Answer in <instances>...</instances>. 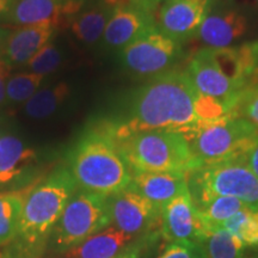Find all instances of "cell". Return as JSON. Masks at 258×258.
<instances>
[{"instance_id": "cell-16", "label": "cell", "mask_w": 258, "mask_h": 258, "mask_svg": "<svg viewBox=\"0 0 258 258\" xmlns=\"http://www.w3.org/2000/svg\"><path fill=\"white\" fill-rule=\"evenodd\" d=\"M56 28L49 24L18 27L9 32L2 49L0 57L10 67L27 66V63L54 36Z\"/></svg>"}, {"instance_id": "cell-31", "label": "cell", "mask_w": 258, "mask_h": 258, "mask_svg": "<svg viewBox=\"0 0 258 258\" xmlns=\"http://www.w3.org/2000/svg\"><path fill=\"white\" fill-rule=\"evenodd\" d=\"M237 160L243 161L245 165L258 177V135L253 139L247 150L243 153V156Z\"/></svg>"}, {"instance_id": "cell-10", "label": "cell", "mask_w": 258, "mask_h": 258, "mask_svg": "<svg viewBox=\"0 0 258 258\" xmlns=\"http://www.w3.org/2000/svg\"><path fill=\"white\" fill-rule=\"evenodd\" d=\"M111 226L134 237L147 235L158 222L161 212L133 186L108 196Z\"/></svg>"}, {"instance_id": "cell-30", "label": "cell", "mask_w": 258, "mask_h": 258, "mask_svg": "<svg viewBox=\"0 0 258 258\" xmlns=\"http://www.w3.org/2000/svg\"><path fill=\"white\" fill-rule=\"evenodd\" d=\"M199 244L191 241H173L169 243L158 258H196Z\"/></svg>"}, {"instance_id": "cell-5", "label": "cell", "mask_w": 258, "mask_h": 258, "mask_svg": "<svg viewBox=\"0 0 258 258\" xmlns=\"http://www.w3.org/2000/svg\"><path fill=\"white\" fill-rule=\"evenodd\" d=\"M179 133L188 141L198 167L239 159L258 135V125L228 115L214 121L199 120Z\"/></svg>"}, {"instance_id": "cell-32", "label": "cell", "mask_w": 258, "mask_h": 258, "mask_svg": "<svg viewBox=\"0 0 258 258\" xmlns=\"http://www.w3.org/2000/svg\"><path fill=\"white\" fill-rule=\"evenodd\" d=\"M10 71L11 67L0 57V108L5 103L6 99V83L10 78Z\"/></svg>"}, {"instance_id": "cell-37", "label": "cell", "mask_w": 258, "mask_h": 258, "mask_svg": "<svg viewBox=\"0 0 258 258\" xmlns=\"http://www.w3.org/2000/svg\"><path fill=\"white\" fill-rule=\"evenodd\" d=\"M199 244V243H198ZM196 258H206V256H205V253H203V250H202V247H201V245L199 244V252H198V257Z\"/></svg>"}, {"instance_id": "cell-24", "label": "cell", "mask_w": 258, "mask_h": 258, "mask_svg": "<svg viewBox=\"0 0 258 258\" xmlns=\"http://www.w3.org/2000/svg\"><path fill=\"white\" fill-rule=\"evenodd\" d=\"M245 207L247 206L238 199L215 196L198 208V211L208 230L209 227L222 225Z\"/></svg>"}, {"instance_id": "cell-3", "label": "cell", "mask_w": 258, "mask_h": 258, "mask_svg": "<svg viewBox=\"0 0 258 258\" xmlns=\"http://www.w3.org/2000/svg\"><path fill=\"white\" fill-rule=\"evenodd\" d=\"M66 166L78 189L104 196L127 189L133 179L106 121L84 132L71 150Z\"/></svg>"}, {"instance_id": "cell-7", "label": "cell", "mask_w": 258, "mask_h": 258, "mask_svg": "<svg viewBox=\"0 0 258 258\" xmlns=\"http://www.w3.org/2000/svg\"><path fill=\"white\" fill-rule=\"evenodd\" d=\"M188 190L196 209L215 196L238 199L252 211L258 207V177L237 159L190 171Z\"/></svg>"}, {"instance_id": "cell-27", "label": "cell", "mask_w": 258, "mask_h": 258, "mask_svg": "<svg viewBox=\"0 0 258 258\" xmlns=\"http://www.w3.org/2000/svg\"><path fill=\"white\" fill-rule=\"evenodd\" d=\"M61 62H62V54L59 48H57L53 42L46 44L37 54L27 63L29 72L41 74L46 77L59 69Z\"/></svg>"}, {"instance_id": "cell-21", "label": "cell", "mask_w": 258, "mask_h": 258, "mask_svg": "<svg viewBox=\"0 0 258 258\" xmlns=\"http://www.w3.org/2000/svg\"><path fill=\"white\" fill-rule=\"evenodd\" d=\"M31 188L32 185H29L28 188L0 192V250L15 237Z\"/></svg>"}, {"instance_id": "cell-2", "label": "cell", "mask_w": 258, "mask_h": 258, "mask_svg": "<svg viewBox=\"0 0 258 258\" xmlns=\"http://www.w3.org/2000/svg\"><path fill=\"white\" fill-rule=\"evenodd\" d=\"M77 183L67 166H59L36 184L25 200L21 221L12 240L0 250V258H43L49 237Z\"/></svg>"}, {"instance_id": "cell-36", "label": "cell", "mask_w": 258, "mask_h": 258, "mask_svg": "<svg viewBox=\"0 0 258 258\" xmlns=\"http://www.w3.org/2000/svg\"><path fill=\"white\" fill-rule=\"evenodd\" d=\"M117 258H139V251H135V252H131V253L123 254V256L117 257Z\"/></svg>"}, {"instance_id": "cell-26", "label": "cell", "mask_w": 258, "mask_h": 258, "mask_svg": "<svg viewBox=\"0 0 258 258\" xmlns=\"http://www.w3.org/2000/svg\"><path fill=\"white\" fill-rule=\"evenodd\" d=\"M44 77L32 72L11 76L6 83V99L10 104L27 103L40 90Z\"/></svg>"}, {"instance_id": "cell-6", "label": "cell", "mask_w": 258, "mask_h": 258, "mask_svg": "<svg viewBox=\"0 0 258 258\" xmlns=\"http://www.w3.org/2000/svg\"><path fill=\"white\" fill-rule=\"evenodd\" d=\"M109 226L108 196L78 189L51 231L46 256L60 257Z\"/></svg>"}, {"instance_id": "cell-8", "label": "cell", "mask_w": 258, "mask_h": 258, "mask_svg": "<svg viewBox=\"0 0 258 258\" xmlns=\"http://www.w3.org/2000/svg\"><path fill=\"white\" fill-rule=\"evenodd\" d=\"M182 57L180 43L157 27L120 50V59L129 72L139 77H156L175 69Z\"/></svg>"}, {"instance_id": "cell-4", "label": "cell", "mask_w": 258, "mask_h": 258, "mask_svg": "<svg viewBox=\"0 0 258 258\" xmlns=\"http://www.w3.org/2000/svg\"><path fill=\"white\" fill-rule=\"evenodd\" d=\"M134 172H184L198 169L188 141L176 131L137 132L115 139Z\"/></svg>"}, {"instance_id": "cell-11", "label": "cell", "mask_w": 258, "mask_h": 258, "mask_svg": "<svg viewBox=\"0 0 258 258\" xmlns=\"http://www.w3.org/2000/svg\"><path fill=\"white\" fill-rule=\"evenodd\" d=\"M84 5L85 0H14L2 21L17 28L41 24L59 28L69 24Z\"/></svg>"}, {"instance_id": "cell-9", "label": "cell", "mask_w": 258, "mask_h": 258, "mask_svg": "<svg viewBox=\"0 0 258 258\" xmlns=\"http://www.w3.org/2000/svg\"><path fill=\"white\" fill-rule=\"evenodd\" d=\"M185 72L196 91L224 102L232 115L241 92L222 70L214 48H202L194 54Z\"/></svg>"}, {"instance_id": "cell-14", "label": "cell", "mask_w": 258, "mask_h": 258, "mask_svg": "<svg viewBox=\"0 0 258 258\" xmlns=\"http://www.w3.org/2000/svg\"><path fill=\"white\" fill-rule=\"evenodd\" d=\"M247 30V17L231 0H214L198 36L208 48H228Z\"/></svg>"}, {"instance_id": "cell-34", "label": "cell", "mask_w": 258, "mask_h": 258, "mask_svg": "<svg viewBox=\"0 0 258 258\" xmlns=\"http://www.w3.org/2000/svg\"><path fill=\"white\" fill-rule=\"evenodd\" d=\"M12 2H14V0H0V18L4 16L6 11H8L10 5L12 4Z\"/></svg>"}, {"instance_id": "cell-25", "label": "cell", "mask_w": 258, "mask_h": 258, "mask_svg": "<svg viewBox=\"0 0 258 258\" xmlns=\"http://www.w3.org/2000/svg\"><path fill=\"white\" fill-rule=\"evenodd\" d=\"M232 233L245 247H258V214L245 207L220 225Z\"/></svg>"}, {"instance_id": "cell-40", "label": "cell", "mask_w": 258, "mask_h": 258, "mask_svg": "<svg viewBox=\"0 0 258 258\" xmlns=\"http://www.w3.org/2000/svg\"><path fill=\"white\" fill-rule=\"evenodd\" d=\"M247 258H253V257H247Z\"/></svg>"}, {"instance_id": "cell-19", "label": "cell", "mask_w": 258, "mask_h": 258, "mask_svg": "<svg viewBox=\"0 0 258 258\" xmlns=\"http://www.w3.org/2000/svg\"><path fill=\"white\" fill-rule=\"evenodd\" d=\"M37 161V152L22 139L4 134L0 139V188L17 182Z\"/></svg>"}, {"instance_id": "cell-38", "label": "cell", "mask_w": 258, "mask_h": 258, "mask_svg": "<svg viewBox=\"0 0 258 258\" xmlns=\"http://www.w3.org/2000/svg\"><path fill=\"white\" fill-rule=\"evenodd\" d=\"M254 212H256V213H257V214H258V207H257L256 209H254Z\"/></svg>"}, {"instance_id": "cell-28", "label": "cell", "mask_w": 258, "mask_h": 258, "mask_svg": "<svg viewBox=\"0 0 258 258\" xmlns=\"http://www.w3.org/2000/svg\"><path fill=\"white\" fill-rule=\"evenodd\" d=\"M194 109L198 118L201 121H214L231 115L224 102L199 92L194 102Z\"/></svg>"}, {"instance_id": "cell-12", "label": "cell", "mask_w": 258, "mask_h": 258, "mask_svg": "<svg viewBox=\"0 0 258 258\" xmlns=\"http://www.w3.org/2000/svg\"><path fill=\"white\" fill-rule=\"evenodd\" d=\"M214 0H169L156 12L157 28L172 40L183 42L198 36Z\"/></svg>"}, {"instance_id": "cell-33", "label": "cell", "mask_w": 258, "mask_h": 258, "mask_svg": "<svg viewBox=\"0 0 258 258\" xmlns=\"http://www.w3.org/2000/svg\"><path fill=\"white\" fill-rule=\"evenodd\" d=\"M128 2H135L138 3V4L147 8L148 10H151V11L157 12L158 8H159L161 4H164L165 2H169V0H128Z\"/></svg>"}, {"instance_id": "cell-29", "label": "cell", "mask_w": 258, "mask_h": 258, "mask_svg": "<svg viewBox=\"0 0 258 258\" xmlns=\"http://www.w3.org/2000/svg\"><path fill=\"white\" fill-rule=\"evenodd\" d=\"M232 116L246 118L258 125V82L245 90Z\"/></svg>"}, {"instance_id": "cell-39", "label": "cell", "mask_w": 258, "mask_h": 258, "mask_svg": "<svg viewBox=\"0 0 258 258\" xmlns=\"http://www.w3.org/2000/svg\"><path fill=\"white\" fill-rule=\"evenodd\" d=\"M2 137H3V134H2V133H0V139H2Z\"/></svg>"}, {"instance_id": "cell-23", "label": "cell", "mask_w": 258, "mask_h": 258, "mask_svg": "<svg viewBox=\"0 0 258 258\" xmlns=\"http://www.w3.org/2000/svg\"><path fill=\"white\" fill-rule=\"evenodd\" d=\"M199 244L206 258H247L245 256L246 247L221 226L209 227Z\"/></svg>"}, {"instance_id": "cell-18", "label": "cell", "mask_w": 258, "mask_h": 258, "mask_svg": "<svg viewBox=\"0 0 258 258\" xmlns=\"http://www.w3.org/2000/svg\"><path fill=\"white\" fill-rule=\"evenodd\" d=\"M131 186L161 212L167 203L188 190V173L134 172Z\"/></svg>"}, {"instance_id": "cell-20", "label": "cell", "mask_w": 258, "mask_h": 258, "mask_svg": "<svg viewBox=\"0 0 258 258\" xmlns=\"http://www.w3.org/2000/svg\"><path fill=\"white\" fill-rule=\"evenodd\" d=\"M118 5L117 0H97L90 6H84L69 23L72 35L84 44H95L103 37L106 24Z\"/></svg>"}, {"instance_id": "cell-35", "label": "cell", "mask_w": 258, "mask_h": 258, "mask_svg": "<svg viewBox=\"0 0 258 258\" xmlns=\"http://www.w3.org/2000/svg\"><path fill=\"white\" fill-rule=\"evenodd\" d=\"M8 34H9L8 31L4 30L3 28H0V49H2V46H3V43H4V41H5L6 36H8Z\"/></svg>"}, {"instance_id": "cell-22", "label": "cell", "mask_w": 258, "mask_h": 258, "mask_svg": "<svg viewBox=\"0 0 258 258\" xmlns=\"http://www.w3.org/2000/svg\"><path fill=\"white\" fill-rule=\"evenodd\" d=\"M71 96V86L66 82H60L47 88L40 89L24 104V112L30 118L43 120L50 117L62 108Z\"/></svg>"}, {"instance_id": "cell-15", "label": "cell", "mask_w": 258, "mask_h": 258, "mask_svg": "<svg viewBox=\"0 0 258 258\" xmlns=\"http://www.w3.org/2000/svg\"><path fill=\"white\" fill-rule=\"evenodd\" d=\"M156 27V12L135 2L122 3L106 24L103 43L121 50Z\"/></svg>"}, {"instance_id": "cell-1", "label": "cell", "mask_w": 258, "mask_h": 258, "mask_svg": "<svg viewBox=\"0 0 258 258\" xmlns=\"http://www.w3.org/2000/svg\"><path fill=\"white\" fill-rule=\"evenodd\" d=\"M196 96L185 71L172 69L135 90L123 116L106 123L114 139L144 131L179 132L199 121L194 109Z\"/></svg>"}, {"instance_id": "cell-13", "label": "cell", "mask_w": 258, "mask_h": 258, "mask_svg": "<svg viewBox=\"0 0 258 258\" xmlns=\"http://www.w3.org/2000/svg\"><path fill=\"white\" fill-rule=\"evenodd\" d=\"M159 224L161 238L167 243H200L207 233V226L194 206L189 190L179 194L163 208Z\"/></svg>"}, {"instance_id": "cell-17", "label": "cell", "mask_w": 258, "mask_h": 258, "mask_svg": "<svg viewBox=\"0 0 258 258\" xmlns=\"http://www.w3.org/2000/svg\"><path fill=\"white\" fill-rule=\"evenodd\" d=\"M145 237V235H144ZM143 237H134L127 234L114 226L93 234L84 240L82 244L61 254L62 258H117L123 254L135 252L140 249L138 239Z\"/></svg>"}]
</instances>
